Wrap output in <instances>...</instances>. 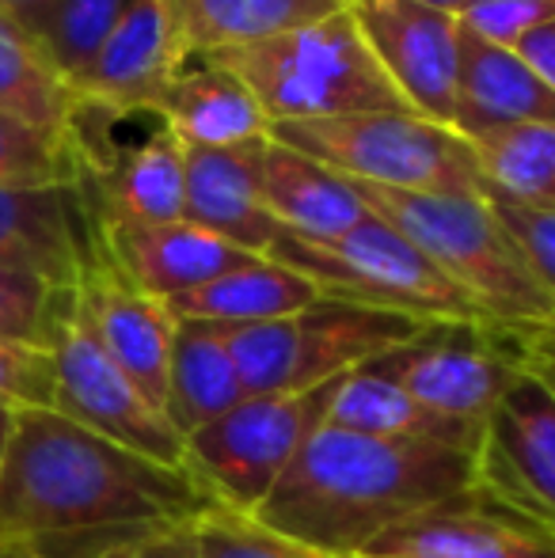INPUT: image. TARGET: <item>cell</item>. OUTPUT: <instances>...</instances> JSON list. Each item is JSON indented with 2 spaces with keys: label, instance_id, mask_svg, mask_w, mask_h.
Segmentation results:
<instances>
[{
  "label": "cell",
  "instance_id": "1",
  "mask_svg": "<svg viewBox=\"0 0 555 558\" xmlns=\"http://www.w3.org/2000/svg\"><path fill=\"white\" fill-rule=\"evenodd\" d=\"M209 506L186 468H164L58 411H15L0 463V547L126 529H176Z\"/></svg>",
  "mask_w": 555,
  "mask_h": 558
},
{
  "label": "cell",
  "instance_id": "2",
  "mask_svg": "<svg viewBox=\"0 0 555 558\" xmlns=\"http://www.w3.org/2000/svg\"><path fill=\"white\" fill-rule=\"evenodd\" d=\"M468 490H475L468 452L319 422L255 521L327 558H362L388 529Z\"/></svg>",
  "mask_w": 555,
  "mask_h": 558
},
{
  "label": "cell",
  "instance_id": "3",
  "mask_svg": "<svg viewBox=\"0 0 555 558\" xmlns=\"http://www.w3.org/2000/svg\"><path fill=\"white\" fill-rule=\"evenodd\" d=\"M350 183V179H347ZM365 209L388 221L495 327H548L555 304L533 278L487 194H408L350 183Z\"/></svg>",
  "mask_w": 555,
  "mask_h": 558
},
{
  "label": "cell",
  "instance_id": "4",
  "mask_svg": "<svg viewBox=\"0 0 555 558\" xmlns=\"http://www.w3.org/2000/svg\"><path fill=\"white\" fill-rule=\"evenodd\" d=\"M255 96L270 125L350 114H411L354 27L347 4L309 27L206 53Z\"/></svg>",
  "mask_w": 555,
  "mask_h": 558
},
{
  "label": "cell",
  "instance_id": "5",
  "mask_svg": "<svg viewBox=\"0 0 555 558\" xmlns=\"http://www.w3.org/2000/svg\"><path fill=\"white\" fill-rule=\"evenodd\" d=\"M422 327V319L400 312L319 296L297 316L225 327V342L248 399L297 396L370 365L381 353L411 342Z\"/></svg>",
  "mask_w": 555,
  "mask_h": 558
},
{
  "label": "cell",
  "instance_id": "6",
  "mask_svg": "<svg viewBox=\"0 0 555 558\" xmlns=\"http://www.w3.org/2000/svg\"><path fill=\"white\" fill-rule=\"evenodd\" d=\"M270 141L339 171L350 183L408 194H487L475 153L457 130L419 114H350L278 122Z\"/></svg>",
  "mask_w": 555,
  "mask_h": 558
},
{
  "label": "cell",
  "instance_id": "7",
  "mask_svg": "<svg viewBox=\"0 0 555 558\" xmlns=\"http://www.w3.org/2000/svg\"><path fill=\"white\" fill-rule=\"evenodd\" d=\"M267 255L304 274L324 296L400 312V316L422 319V324H487L480 308L415 243L388 221H381L377 214H370L347 235L327 243L297 240V235L281 232Z\"/></svg>",
  "mask_w": 555,
  "mask_h": 558
},
{
  "label": "cell",
  "instance_id": "8",
  "mask_svg": "<svg viewBox=\"0 0 555 558\" xmlns=\"http://www.w3.org/2000/svg\"><path fill=\"white\" fill-rule=\"evenodd\" d=\"M46 353L53 361V411L164 468H186L183 434L99 345L76 308L73 289H61L58 296Z\"/></svg>",
  "mask_w": 555,
  "mask_h": 558
},
{
  "label": "cell",
  "instance_id": "9",
  "mask_svg": "<svg viewBox=\"0 0 555 558\" xmlns=\"http://www.w3.org/2000/svg\"><path fill=\"white\" fill-rule=\"evenodd\" d=\"M327 384L297 396H252L186 437V471L209 498L237 513H260L278 478L324 422Z\"/></svg>",
  "mask_w": 555,
  "mask_h": 558
},
{
  "label": "cell",
  "instance_id": "10",
  "mask_svg": "<svg viewBox=\"0 0 555 558\" xmlns=\"http://www.w3.org/2000/svg\"><path fill=\"white\" fill-rule=\"evenodd\" d=\"M377 361L426 411L475 429L521 373L510 331L495 324H426Z\"/></svg>",
  "mask_w": 555,
  "mask_h": 558
},
{
  "label": "cell",
  "instance_id": "11",
  "mask_svg": "<svg viewBox=\"0 0 555 558\" xmlns=\"http://www.w3.org/2000/svg\"><path fill=\"white\" fill-rule=\"evenodd\" d=\"M475 490L555 536V391L521 361L475 448Z\"/></svg>",
  "mask_w": 555,
  "mask_h": 558
},
{
  "label": "cell",
  "instance_id": "12",
  "mask_svg": "<svg viewBox=\"0 0 555 558\" xmlns=\"http://www.w3.org/2000/svg\"><path fill=\"white\" fill-rule=\"evenodd\" d=\"M347 12L411 114L453 130L460 73L457 15L419 0H347Z\"/></svg>",
  "mask_w": 555,
  "mask_h": 558
},
{
  "label": "cell",
  "instance_id": "13",
  "mask_svg": "<svg viewBox=\"0 0 555 558\" xmlns=\"http://www.w3.org/2000/svg\"><path fill=\"white\" fill-rule=\"evenodd\" d=\"M191 61L176 0H130L96 58L69 81L76 104L119 114H153L164 88Z\"/></svg>",
  "mask_w": 555,
  "mask_h": 558
},
{
  "label": "cell",
  "instance_id": "14",
  "mask_svg": "<svg viewBox=\"0 0 555 558\" xmlns=\"http://www.w3.org/2000/svg\"><path fill=\"white\" fill-rule=\"evenodd\" d=\"M99 251L92 202L76 183L0 191V266L73 289Z\"/></svg>",
  "mask_w": 555,
  "mask_h": 558
},
{
  "label": "cell",
  "instance_id": "15",
  "mask_svg": "<svg viewBox=\"0 0 555 558\" xmlns=\"http://www.w3.org/2000/svg\"><path fill=\"white\" fill-rule=\"evenodd\" d=\"M73 296L84 324L92 327L99 345L114 357V365L164 411L171 342H176L179 327L168 304L141 293L134 281L122 278L111 258L104 255V247L96 251L88 270L73 286Z\"/></svg>",
  "mask_w": 555,
  "mask_h": 558
},
{
  "label": "cell",
  "instance_id": "16",
  "mask_svg": "<svg viewBox=\"0 0 555 558\" xmlns=\"http://www.w3.org/2000/svg\"><path fill=\"white\" fill-rule=\"evenodd\" d=\"M96 214V209H92ZM99 247L114 263V270L126 281H134L141 293L156 301H176L183 293H194L206 281L244 266L255 258L252 251L206 232L194 221H164V225H141V221H107L96 217Z\"/></svg>",
  "mask_w": 555,
  "mask_h": 558
},
{
  "label": "cell",
  "instance_id": "17",
  "mask_svg": "<svg viewBox=\"0 0 555 558\" xmlns=\"http://www.w3.org/2000/svg\"><path fill=\"white\" fill-rule=\"evenodd\" d=\"M544 539L552 536L468 490L388 529L362 558H529Z\"/></svg>",
  "mask_w": 555,
  "mask_h": 558
},
{
  "label": "cell",
  "instance_id": "18",
  "mask_svg": "<svg viewBox=\"0 0 555 558\" xmlns=\"http://www.w3.org/2000/svg\"><path fill=\"white\" fill-rule=\"evenodd\" d=\"M76 179H81L96 217H107V221L164 225L183 221L186 214L183 145L171 137L164 122L137 145L76 163Z\"/></svg>",
  "mask_w": 555,
  "mask_h": 558
},
{
  "label": "cell",
  "instance_id": "19",
  "mask_svg": "<svg viewBox=\"0 0 555 558\" xmlns=\"http://www.w3.org/2000/svg\"><path fill=\"white\" fill-rule=\"evenodd\" d=\"M263 148L267 141L232 148H183L186 160V221L206 232L267 255L281 235L263 202Z\"/></svg>",
  "mask_w": 555,
  "mask_h": 558
},
{
  "label": "cell",
  "instance_id": "20",
  "mask_svg": "<svg viewBox=\"0 0 555 558\" xmlns=\"http://www.w3.org/2000/svg\"><path fill=\"white\" fill-rule=\"evenodd\" d=\"M153 114L183 148H232L270 137V122L252 92L209 58L186 61Z\"/></svg>",
  "mask_w": 555,
  "mask_h": 558
},
{
  "label": "cell",
  "instance_id": "21",
  "mask_svg": "<svg viewBox=\"0 0 555 558\" xmlns=\"http://www.w3.org/2000/svg\"><path fill=\"white\" fill-rule=\"evenodd\" d=\"M514 122H555V92L514 50L491 46L460 27L453 130L468 141Z\"/></svg>",
  "mask_w": 555,
  "mask_h": 558
},
{
  "label": "cell",
  "instance_id": "22",
  "mask_svg": "<svg viewBox=\"0 0 555 558\" xmlns=\"http://www.w3.org/2000/svg\"><path fill=\"white\" fill-rule=\"evenodd\" d=\"M327 426L358 429V434L373 437H393V441H430L457 448V452L475 456L483 429L464 426V422H449L442 414L426 411L408 388L385 373L381 361L354 368V373L339 376L327 384V407H324Z\"/></svg>",
  "mask_w": 555,
  "mask_h": 558
},
{
  "label": "cell",
  "instance_id": "23",
  "mask_svg": "<svg viewBox=\"0 0 555 558\" xmlns=\"http://www.w3.org/2000/svg\"><path fill=\"white\" fill-rule=\"evenodd\" d=\"M263 202L281 232L327 243L370 217L362 194L324 163L267 137L263 148Z\"/></svg>",
  "mask_w": 555,
  "mask_h": 558
},
{
  "label": "cell",
  "instance_id": "24",
  "mask_svg": "<svg viewBox=\"0 0 555 558\" xmlns=\"http://www.w3.org/2000/svg\"><path fill=\"white\" fill-rule=\"evenodd\" d=\"M319 289L293 266L278 263L270 255H255L244 266L206 281L194 293L168 301L176 319H202L217 327H244V324H270L304 312L319 301Z\"/></svg>",
  "mask_w": 555,
  "mask_h": 558
},
{
  "label": "cell",
  "instance_id": "25",
  "mask_svg": "<svg viewBox=\"0 0 555 558\" xmlns=\"http://www.w3.org/2000/svg\"><path fill=\"white\" fill-rule=\"evenodd\" d=\"M244 399L248 396L237 376V365H232L225 327L202 324V319H179L176 342H171L164 414L183 434V441L194 429L229 414Z\"/></svg>",
  "mask_w": 555,
  "mask_h": 558
},
{
  "label": "cell",
  "instance_id": "26",
  "mask_svg": "<svg viewBox=\"0 0 555 558\" xmlns=\"http://www.w3.org/2000/svg\"><path fill=\"white\" fill-rule=\"evenodd\" d=\"M347 0H176L191 58L260 43L342 12Z\"/></svg>",
  "mask_w": 555,
  "mask_h": 558
},
{
  "label": "cell",
  "instance_id": "27",
  "mask_svg": "<svg viewBox=\"0 0 555 558\" xmlns=\"http://www.w3.org/2000/svg\"><path fill=\"white\" fill-rule=\"evenodd\" d=\"M0 111L69 141L76 96L46 50L8 8H0Z\"/></svg>",
  "mask_w": 555,
  "mask_h": 558
},
{
  "label": "cell",
  "instance_id": "28",
  "mask_svg": "<svg viewBox=\"0 0 555 558\" xmlns=\"http://www.w3.org/2000/svg\"><path fill=\"white\" fill-rule=\"evenodd\" d=\"M483 191L529 209H555V122H514L468 137Z\"/></svg>",
  "mask_w": 555,
  "mask_h": 558
},
{
  "label": "cell",
  "instance_id": "29",
  "mask_svg": "<svg viewBox=\"0 0 555 558\" xmlns=\"http://www.w3.org/2000/svg\"><path fill=\"white\" fill-rule=\"evenodd\" d=\"M130 0H46L23 27L35 35L46 58L58 65L65 81H73L104 46L111 27L122 20Z\"/></svg>",
  "mask_w": 555,
  "mask_h": 558
},
{
  "label": "cell",
  "instance_id": "30",
  "mask_svg": "<svg viewBox=\"0 0 555 558\" xmlns=\"http://www.w3.org/2000/svg\"><path fill=\"white\" fill-rule=\"evenodd\" d=\"M186 529H191L198 558H327L267 529L252 513H237V509L225 506H209Z\"/></svg>",
  "mask_w": 555,
  "mask_h": 558
},
{
  "label": "cell",
  "instance_id": "31",
  "mask_svg": "<svg viewBox=\"0 0 555 558\" xmlns=\"http://www.w3.org/2000/svg\"><path fill=\"white\" fill-rule=\"evenodd\" d=\"M50 183H76V156L69 141H58L0 111V191Z\"/></svg>",
  "mask_w": 555,
  "mask_h": 558
},
{
  "label": "cell",
  "instance_id": "32",
  "mask_svg": "<svg viewBox=\"0 0 555 558\" xmlns=\"http://www.w3.org/2000/svg\"><path fill=\"white\" fill-rule=\"evenodd\" d=\"M58 296L61 289L46 286L43 278L0 266V338L46 350V331H50Z\"/></svg>",
  "mask_w": 555,
  "mask_h": 558
},
{
  "label": "cell",
  "instance_id": "33",
  "mask_svg": "<svg viewBox=\"0 0 555 558\" xmlns=\"http://www.w3.org/2000/svg\"><path fill=\"white\" fill-rule=\"evenodd\" d=\"M0 403L12 411H53V361L43 345L0 338Z\"/></svg>",
  "mask_w": 555,
  "mask_h": 558
},
{
  "label": "cell",
  "instance_id": "34",
  "mask_svg": "<svg viewBox=\"0 0 555 558\" xmlns=\"http://www.w3.org/2000/svg\"><path fill=\"white\" fill-rule=\"evenodd\" d=\"M457 20L468 35L503 50H518L521 38L555 20V0H472Z\"/></svg>",
  "mask_w": 555,
  "mask_h": 558
},
{
  "label": "cell",
  "instance_id": "35",
  "mask_svg": "<svg viewBox=\"0 0 555 558\" xmlns=\"http://www.w3.org/2000/svg\"><path fill=\"white\" fill-rule=\"evenodd\" d=\"M487 202L506 232H510L514 247L529 263L533 278L541 281V289L555 304V209H529L518 206V202L495 198V194H487Z\"/></svg>",
  "mask_w": 555,
  "mask_h": 558
},
{
  "label": "cell",
  "instance_id": "36",
  "mask_svg": "<svg viewBox=\"0 0 555 558\" xmlns=\"http://www.w3.org/2000/svg\"><path fill=\"white\" fill-rule=\"evenodd\" d=\"M514 338V350L529 368L544 376L555 391V324L548 327H506Z\"/></svg>",
  "mask_w": 555,
  "mask_h": 558
},
{
  "label": "cell",
  "instance_id": "37",
  "mask_svg": "<svg viewBox=\"0 0 555 558\" xmlns=\"http://www.w3.org/2000/svg\"><path fill=\"white\" fill-rule=\"evenodd\" d=\"M111 558H198V551H194L191 529L176 524V529L148 532V536L134 539V544L114 551Z\"/></svg>",
  "mask_w": 555,
  "mask_h": 558
},
{
  "label": "cell",
  "instance_id": "38",
  "mask_svg": "<svg viewBox=\"0 0 555 558\" xmlns=\"http://www.w3.org/2000/svg\"><path fill=\"white\" fill-rule=\"evenodd\" d=\"M514 53H518V58L555 92V20H548L544 27H536L529 38H521Z\"/></svg>",
  "mask_w": 555,
  "mask_h": 558
},
{
  "label": "cell",
  "instance_id": "39",
  "mask_svg": "<svg viewBox=\"0 0 555 558\" xmlns=\"http://www.w3.org/2000/svg\"><path fill=\"white\" fill-rule=\"evenodd\" d=\"M43 4H46V0H0V8H8V12H12L20 23H27Z\"/></svg>",
  "mask_w": 555,
  "mask_h": 558
},
{
  "label": "cell",
  "instance_id": "40",
  "mask_svg": "<svg viewBox=\"0 0 555 558\" xmlns=\"http://www.w3.org/2000/svg\"><path fill=\"white\" fill-rule=\"evenodd\" d=\"M12 407L0 403V463H4V452H8V441H12Z\"/></svg>",
  "mask_w": 555,
  "mask_h": 558
},
{
  "label": "cell",
  "instance_id": "41",
  "mask_svg": "<svg viewBox=\"0 0 555 558\" xmlns=\"http://www.w3.org/2000/svg\"><path fill=\"white\" fill-rule=\"evenodd\" d=\"M0 558H50L43 547H31V544H15V547H0Z\"/></svg>",
  "mask_w": 555,
  "mask_h": 558
},
{
  "label": "cell",
  "instance_id": "42",
  "mask_svg": "<svg viewBox=\"0 0 555 558\" xmlns=\"http://www.w3.org/2000/svg\"><path fill=\"white\" fill-rule=\"evenodd\" d=\"M419 4H430V8H442V12H449V15H460L472 0H419Z\"/></svg>",
  "mask_w": 555,
  "mask_h": 558
},
{
  "label": "cell",
  "instance_id": "43",
  "mask_svg": "<svg viewBox=\"0 0 555 558\" xmlns=\"http://www.w3.org/2000/svg\"><path fill=\"white\" fill-rule=\"evenodd\" d=\"M529 558H555V536H552V539H544V544L536 547V551L529 555Z\"/></svg>",
  "mask_w": 555,
  "mask_h": 558
}]
</instances>
